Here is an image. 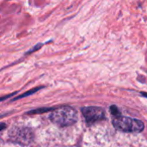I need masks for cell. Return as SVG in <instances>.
Returning <instances> with one entry per match:
<instances>
[{
	"label": "cell",
	"mask_w": 147,
	"mask_h": 147,
	"mask_svg": "<svg viewBox=\"0 0 147 147\" xmlns=\"http://www.w3.org/2000/svg\"><path fill=\"white\" fill-rule=\"evenodd\" d=\"M50 121L59 127H69L78 120V115L74 109L69 106H62L54 109L49 115Z\"/></svg>",
	"instance_id": "obj_1"
},
{
	"label": "cell",
	"mask_w": 147,
	"mask_h": 147,
	"mask_svg": "<svg viewBox=\"0 0 147 147\" xmlns=\"http://www.w3.org/2000/svg\"><path fill=\"white\" fill-rule=\"evenodd\" d=\"M113 125L117 130L125 133H141L145 128L144 123L141 121L121 116V115L114 117Z\"/></svg>",
	"instance_id": "obj_2"
},
{
	"label": "cell",
	"mask_w": 147,
	"mask_h": 147,
	"mask_svg": "<svg viewBox=\"0 0 147 147\" xmlns=\"http://www.w3.org/2000/svg\"><path fill=\"white\" fill-rule=\"evenodd\" d=\"M9 139L16 143L24 146L29 145L34 140V134L32 130L25 127H15L9 132Z\"/></svg>",
	"instance_id": "obj_3"
},
{
	"label": "cell",
	"mask_w": 147,
	"mask_h": 147,
	"mask_svg": "<svg viewBox=\"0 0 147 147\" xmlns=\"http://www.w3.org/2000/svg\"><path fill=\"white\" fill-rule=\"evenodd\" d=\"M82 114L89 125L94 124L97 121H102L105 119V113L102 108L90 106L84 107L82 109Z\"/></svg>",
	"instance_id": "obj_4"
},
{
	"label": "cell",
	"mask_w": 147,
	"mask_h": 147,
	"mask_svg": "<svg viewBox=\"0 0 147 147\" xmlns=\"http://www.w3.org/2000/svg\"><path fill=\"white\" fill-rule=\"evenodd\" d=\"M43 87H37V88H34V89H32V90H28V91H27V92H25V93H23V94H22L21 96H17V97H15L13 100H18V99H21V98H24V97H27V96H30V95H32V94H34V93H35V92H37L39 90H40V89H42Z\"/></svg>",
	"instance_id": "obj_5"
},
{
	"label": "cell",
	"mask_w": 147,
	"mask_h": 147,
	"mask_svg": "<svg viewBox=\"0 0 147 147\" xmlns=\"http://www.w3.org/2000/svg\"><path fill=\"white\" fill-rule=\"evenodd\" d=\"M53 109H49V108H44V109H34L32 111H29L28 113H27L28 115H36V114H43L48 111H51Z\"/></svg>",
	"instance_id": "obj_6"
},
{
	"label": "cell",
	"mask_w": 147,
	"mask_h": 147,
	"mask_svg": "<svg viewBox=\"0 0 147 147\" xmlns=\"http://www.w3.org/2000/svg\"><path fill=\"white\" fill-rule=\"evenodd\" d=\"M16 93V92H15V93H12V94H9V95H7V96H3V97H0V102H3V101H4V100H6V99L9 98L10 96H14Z\"/></svg>",
	"instance_id": "obj_7"
},
{
	"label": "cell",
	"mask_w": 147,
	"mask_h": 147,
	"mask_svg": "<svg viewBox=\"0 0 147 147\" xmlns=\"http://www.w3.org/2000/svg\"><path fill=\"white\" fill-rule=\"evenodd\" d=\"M41 46H42V44H38V45H37L36 47H33V49H31V50H30V51H29V52H28V53H32V52H34V51H36V50L40 49L39 47H40Z\"/></svg>",
	"instance_id": "obj_8"
},
{
	"label": "cell",
	"mask_w": 147,
	"mask_h": 147,
	"mask_svg": "<svg viewBox=\"0 0 147 147\" xmlns=\"http://www.w3.org/2000/svg\"><path fill=\"white\" fill-rule=\"evenodd\" d=\"M5 127H6V125L4 123H0V132L5 129Z\"/></svg>",
	"instance_id": "obj_9"
},
{
	"label": "cell",
	"mask_w": 147,
	"mask_h": 147,
	"mask_svg": "<svg viewBox=\"0 0 147 147\" xmlns=\"http://www.w3.org/2000/svg\"><path fill=\"white\" fill-rule=\"evenodd\" d=\"M142 95H143V96H146V97H147V94H146V93H142Z\"/></svg>",
	"instance_id": "obj_10"
}]
</instances>
